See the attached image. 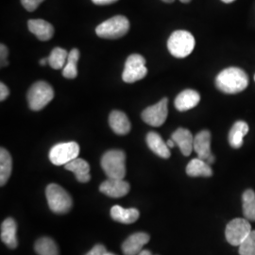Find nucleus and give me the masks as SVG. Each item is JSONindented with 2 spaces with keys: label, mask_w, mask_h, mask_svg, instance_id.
Segmentation results:
<instances>
[{
  "label": "nucleus",
  "mask_w": 255,
  "mask_h": 255,
  "mask_svg": "<svg viewBox=\"0 0 255 255\" xmlns=\"http://www.w3.org/2000/svg\"><path fill=\"white\" fill-rule=\"evenodd\" d=\"M137 255H152V254L149 251H147V250H143Z\"/></svg>",
  "instance_id": "c9c22d12"
},
{
  "label": "nucleus",
  "mask_w": 255,
  "mask_h": 255,
  "mask_svg": "<svg viewBox=\"0 0 255 255\" xmlns=\"http://www.w3.org/2000/svg\"><path fill=\"white\" fill-rule=\"evenodd\" d=\"M243 214L248 220L255 221V192L249 189L243 193Z\"/></svg>",
  "instance_id": "bb28decb"
},
{
  "label": "nucleus",
  "mask_w": 255,
  "mask_h": 255,
  "mask_svg": "<svg viewBox=\"0 0 255 255\" xmlns=\"http://www.w3.org/2000/svg\"><path fill=\"white\" fill-rule=\"evenodd\" d=\"M249 84V77L238 67H229L222 70L216 78L218 89L226 94H237L245 90Z\"/></svg>",
  "instance_id": "f257e3e1"
},
{
  "label": "nucleus",
  "mask_w": 255,
  "mask_h": 255,
  "mask_svg": "<svg viewBox=\"0 0 255 255\" xmlns=\"http://www.w3.org/2000/svg\"><path fill=\"white\" fill-rule=\"evenodd\" d=\"M221 1H223L224 3H232V2H234L235 0H221Z\"/></svg>",
  "instance_id": "4c0bfd02"
},
{
  "label": "nucleus",
  "mask_w": 255,
  "mask_h": 255,
  "mask_svg": "<svg viewBox=\"0 0 255 255\" xmlns=\"http://www.w3.org/2000/svg\"><path fill=\"white\" fill-rule=\"evenodd\" d=\"M44 0H21L23 7L28 11H34Z\"/></svg>",
  "instance_id": "c756f323"
},
{
  "label": "nucleus",
  "mask_w": 255,
  "mask_h": 255,
  "mask_svg": "<svg viewBox=\"0 0 255 255\" xmlns=\"http://www.w3.org/2000/svg\"><path fill=\"white\" fill-rule=\"evenodd\" d=\"M8 48L7 46L3 44H1L0 46V59H1V67L7 66L8 65V61H7V57H8Z\"/></svg>",
  "instance_id": "7c9ffc66"
},
{
  "label": "nucleus",
  "mask_w": 255,
  "mask_h": 255,
  "mask_svg": "<svg viewBox=\"0 0 255 255\" xmlns=\"http://www.w3.org/2000/svg\"><path fill=\"white\" fill-rule=\"evenodd\" d=\"M9 91L8 87L3 82H1L0 83V101H5L9 97Z\"/></svg>",
  "instance_id": "473e14b6"
},
{
  "label": "nucleus",
  "mask_w": 255,
  "mask_h": 255,
  "mask_svg": "<svg viewBox=\"0 0 255 255\" xmlns=\"http://www.w3.org/2000/svg\"><path fill=\"white\" fill-rule=\"evenodd\" d=\"M129 29V22L123 15H117L101 23L96 28L98 36L105 39H118L125 36Z\"/></svg>",
  "instance_id": "423d86ee"
},
{
  "label": "nucleus",
  "mask_w": 255,
  "mask_h": 255,
  "mask_svg": "<svg viewBox=\"0 0 255 255\" xmlns=\"http://www.w3.org/2000/svg\"><path fill=\"white\" fill-rule=\"evenodd\" d=\"M39 63H40L41 65H43V66H44V65H46V64H48V58H45V59L40 60V62H39Z\"/></svg>",
  "instance_id": "e433bc0d"
},
{
  "label": "nucleus",
  "mask_w": 255,
  "mask_h": 255,
  "mask_svg": "<svg viewBox=\"0 0 255 255\" xmlns=\"http://www.w3.org/2000/svg\"><path fill=\"white\" fill-rule=\"evenodd\" d=\"M80 154V146L76 142L60 143L49 151V160L55 165H65Z\"/></svg>",
  "instance_id": "6e6552de"
},
{
  "label": "nucleus",
  "mask_w": 255,
  "mask_h": 255,
  "mask_svg": "<svg viewBox=\"0 0 255 255\" xmlns=\"http://www.w3.org/2000/svg\"><path fill=\"white\" fill-rule=\"evenodd\" d=\"M147 74L146 60L142 55L132 54L128 57L122 80L127 83H133L144 79Z\"/></svg>",
  "instance_id": "0eeeda50"
},
{
  "label": "nucleus",
  "mask_w": 255,
  "mask_h": 255,
  "mask_svg": "<svg viewBox=\"0 0 255 255\" xmlns=\"http://www.w3.org/2000/svg\"><path fill=\"white\" fill-rule=\"evenodd\" d=\"M146 144L155 154L161 158L168 159L170 157V150L166 143L160 134L154 131H150L146 135Z\"/></svg>",
  "instance_id": "aec40b11"
},
{
  "label": "nucleus",
  "mask_w": 255,
  "mask_h": 255,
  "mask_svg": "<svg viewBox=\"0 0 255 255\" xmlns=\"http://www.w3.org/2000/svg\"><path fill=\"white\" fill-rule=\"evenodd\" d=\"M182 3H189L191 0H180Z\"/></svg>",
  "instance_id": "ea45409f"
},
{
  "label": "nucleus",
  "mask_w": 255,
  "mask_h": 255,
  "mask_svg": "<svg viewBox=\"0 0 255 255\" xmlns=\"http://www.w3.org/2000/svg\"><path fill=\"white\" fill-rule=\"evenodd\" d=\"M195 38L186 30H176L168 38L167 48L176 58H185L195 47Z\"/></svg>",
  "instance_id": "20e7f679"
},
{
  "label": "nucleus",
  "mask_w": 255,
  "mask_h": 255,
  "mask_svg": "<svg viewBox=\"0 0 255 255\" xmlns=\"http://www.w3.org/2000/svg\"><path fill=\"white\" fill-rule=\"evenodd\" d=\"M239 255H255V231L248 236L239 246Z\"/></svg>",
  "instance_id": "c85d7f7f"
},
{
  "label": "nucleus",
  "mask_w": 255,
  "mask_h": 255,
  "mask_svg": "<svg viewBox=\"0 0 255 255\" xmlns=\"http://www.w3.org/2000/svg\"><path fill=\"white\" fill-rule=\"evenodd\" d=\"M110 127L119 135H125L130 131V122L125 113L121 111H113L109 117Z\"/></svg>",
  "instance_id": "a211bd4d"
},
{
  "label": "nucleus",
  "mask_w": 255,
  "mask_h": 255,
  "mask_svg": "<svg viewBox=\"0 0 255 255\" xmlns=\"http://www.w3.org/2000/svg\"><path fill=\"white\" fill-rule=\"evenodd\" d=\"M101 167L108 178L123 180L126 176V154L119 149L105 152L101 158Z\"/></svg>",
  "instance_id": "f03ea898"
},
{
  "label": "nucleus",
  "mask_w": 255,
  "mask_h": 255,
  "mask_svg": "<svg viewBox=\"0 0 255 255\" xmlns=\"http://www.w3.org/2000/svg\"><path fill=\"white\" fill-rule=\"evenodd\" d=\"M105 255H114V254H112V253H108V252H107V253H106V254H105Z\"/></svg>",
  "instance_id": "a19ab883"
},
{
  "label": "nucleus",
  "mask_w": 255,
  "mask_h": 255,
  "mask_svg": "<svg viewBox=\"0 0 255 255\" xmlns=\"http://www.w3.org/2000/svg\"><path fill=\"white\" fill-rule=\"evenodd\" d=\"M96 5H109L117 2L118 0H92Z\"/></svg>",
  "instance_id": "72a5a7b5"
},
{
  "label": "nucleus",
  "mask_w": 255,
  "mask_h": 255,
  "mask_svg": "<svg viewBox=\"0 0 255 255\" xmlns=\"http://www.w3.org/2000/svg\"><path fill=\"white\" fill-rule=\"evenodd\" d=\"M166 145H167V146L169 147V148H172V147H174L175 146V142H174L173 140L172 139H169L167 142H166Z\"/></svg>",
  "instance_id": "f704fd0d"
},
{
  "label": "nucleus",
  "mask_w": 255,
  "mask_h": 255,
  "mask_svg": "<svg viewBox=\"0 0 255 255\" xmlns=\"http://www.w3.org/2000/svg\"><path fill=\"white\" fill-rule=\"evenodd\" d=\"M64 168L68 171H71L75 174L77 180L80 182H88L91 180L90 175V165L81 158H76L73 161L69 162L64 165Z\"/></svg>",
  "instance_id": "6ab92c4d"
},
{
  "label": "nucleus",
  "mask_w": 255,
  "mask_h": 255,
  "mask_svg": "<svg viewBox=\"0 0 255 255\" xmlns=\"http://www.w3.org/2000/svg\"><path fill=\"white\" fill-rule=\"evenodd\" d=\"M249 132V125L245 121H237L229 133V143L232 147L239 148L243 145L244 137Z\"/></svg>",
  "instance_id": "4be33fe9"
},
{
  "label": "nucleus",
  "mask_w": 255,
  "mask_h": 255,
  "mask_svg": "<svg viewBox=\"0 0 255 255\" xmlns=\"http://www.w3.org/2000/svg\"><path fill=\"white\" fill-rule=\"evenodd\" d=\"M162 1H164L165 3H172L175 0H162Z\"/></svg>",
  "instance_id": "58836bf2"
},
{
  "label": "nucleus",
  "mask_w": 255,
  "mask_h": 255,
  "mask_svg": "<svg viewBox=\"0 0 255 255\" xmlns=\"http://www.w3.org/2000/svg\"><path fill=\"white\" fill-rule=\"evenodd\" d=\"M186 173L190 177H211L213 175V170L206 161L196 158L187 164Z\"/></svg>",
  "instance_id": "5701e85b"
},
{
  "label": "nucleus",
  "mask_w": 255,
  "mask_h": 255,
  "mask_svg": "<svg viewBox=\"0 0 255 255\" xmlns=\"http://www.w3.org/2000/svg\"><path fill=\"white\" fill-rule=\"evenodd\" d=\"M35 252L38 255H59V249L54 240L49 237H42L35 243Z\"/></svg>",
  "instance_id": "a878e982"
},
{
  "label": "nucleus",
  "mask_w": 255,
  "mask_h": 255,
  "mask_svg": "<svg viewBox=\"0 0 255 255\" xmlns=\"http://www.w3.org/2000/svg\"><path fill=\"white\" fill-rule=\"evenodd\" d=\"M129 183L124 179H112L109 178L105 182H102L100 186V190L104 195L111 198H122L126 196L129 191Z\"/></svg>",
  "instance_id": "9b49d317"
},
{
  "label": "nucleus",
  "mask_w": 255,
  "mask_h": 255,
  "mask_svg": "<svg viewBox=\"0 0 255 255\" xmlns=\"http://www.w3.org/2000/svg\"><path fill=\"white\" fill-rule=\"evenodd\" d=\"M54 90L46 82H37L27 92V99L28 106L32 111L44 109L46 105L53 100Z\"/></svg>",
  "instance_id": "39448f33"
},
{
  "label": "nucleus",
  "mask_w": 255,
  "mask_h": 255,
  "mask_svg": "<svg viewBox=\"0 0 255 255\" xmlns=\"http://www.w3.org/2000/svg\"><path fill=\"white\" fill-rule=\"evenodd\" d=\"M194 150L198 158L207 162L212 156L211 152V132L209 130H201L194 137Z\"/></svg>",
  "instance_id": "4468645a"
},
{
  "label": "nucleus",
  "mask_w": 255,
  "mask_h": 255,
  "mask_svg": "<svg viewBox=\"0 0 255 255\" xmlns=\"http://www.w3.org/2000/svg\"><path fill=\"white\" fill-rule=\"evenodd\" d=\"M140 213L135 208H123L119 205H116L111 209L112 219L123 224H131L139 219Z\"/></svg>",
  "instance_id": "412c9836"
},
{
  "label": "nucleus",
  "mask_w": 255,
  "mask_h": 255,
  "mask_svg": "<svg viewBox=\"0 0 255 255\" xmlns=\"http://www.w3.org/2000/svg\"><path fill=\"white\" fill-rule=\"evenodd\" d=\"M80 59V51L77 48L71 49V51L68 53L67 62L63 68V76L66 79L73 80L78 76V69L77 64Z\"/></svg>",
  "instance_id": "393cba45"
},
{
  "label": "nucleus",
  "mask_w": 255,
  "mask_h": 255,
  "mask_svg": "<svg viewBox=\"0 0 255 255\" xmlns=\"http://www.w3.org/2000/svg\"><path fill=\"white\" fill-rule=\"evenodd\" d=\"M68 52L61 47H55L48 57V64L53 69H62L67 62Z\"/></svg>",
  "instance_id": "cd10ccee"
},
{
  "label": "nucleus",
  "mask_w": 255,
  "mask_h": 255,
  "mask_svg": "<svg viewBox=\"0 0 255 255\" xmlns=\"http://www.w3.org/2000/svg\"><path fill=\"white\" fill-rule=\"evenodd\" d=\"M106 253H107L106 248L103 246V245L98 244V245L94 247L91 251L89 253H87L85 255H105Z\"/></svg>",
  "instance_id": "2f4dec72"
},
{
  "label": "nucleus",
  "mask_w": 255,
  "mask_h": 255,
  "mask_svg": "<svg viewBox=\"0 0 255 255\" xmlns=\"http://www.w3.org/2000/svg\"><path fill=\"white\" fill-rule=\"evenodd\" d=\"M171 139L176 145L179 146L182 154L184 156L191 154L192 150L194 148V137L190 130H188L187 128H179L174 131Z\"/></svg>",
  "instance_id": "f3484780"
},
{
  "label": "nucleus",
  "mask_w": 255,
  "mask_h": 255,
  "mask_svg": "<svg viewBox=\"0 0 255 255\" xmlns=\"http://www.w3.org/2000/svg\"><path fill=\"white\" fill-rule=\"evenodd\" d=\"M167 99H163L152 106L147 107L142 113V119L147 125L152 127H160L164 124L167 119L168 108Z\"/></svg>",
  "instance_id": "9d476101"
},
{
  "label": "nucleus",
  "mask_w": 255,
  "mask_h": 255,
  "mask_svg": "<svg viewBox=\"0 0 255 255\" xmlns=\"http://www.w3.org/2000/svg\"><path fill=\"white\" fill-rule=\"evenodd\" d=\"M12 170V159L7 149H0V185L6 184Z\"/></svg>",
  "instance_id": "b1692460"
},
{
  "label": "nucleus",
  "mask_w": 255,
  "mask_h": 255,
  "mask_svg": "<svg viewBox=\"0 0 255 255\" xmlns=\"http://www.w3.org/2000/svg\"><path fill=\"white\" fill-rule=\"evenodd\" d=\"M201 101L200 94L192 89H186L180 93L175 99V107L180 112H185L196 107Z\"/></svg>",
  "instance_id": "2eb2a0df"
},
{
  "label": "nucleus",
  "mask_w": 255,
  "mask_h": 255,
  "mask_svg": "<svg viewBox=\"0 0 255 255\" xmlns=\"http://www.w3.org/2000/svg\"><path fill=\"white\" fill-rule=\"evenodd\" d=\"M27 27L40 41H48L54 34V27L43 19H31L27 22Z\"/></svg>",
  "instance_id": "ddd939ff"
},
{
  "label": "nucleus",
  "mask_w": 255,
  "mask_h": 255,
  "mask_svg": "<svg viewBox=\"0 0 255 255\" xmlns=\"http://www.w3.org/2000/svg\"><path fill=\"white\" fill-rule=\"evenodd\" d=\"M149 236L146 233H136L128 237L122 245V252L125 255H137L143 247L148 243Z\"/></svg>",
  "instance_id": "f8f14e48"
},
{
  "label": "nucleus",
  "mask_w": 255,
  "mask_h": 255,
  "mask_svg": "<svg viewBox=\"0 0 255 255\" xmlns=\"http://www.w3.org/2000/svg\"><path fill=\"white\" fill-rule=\"evenodd\" d=\"M46 196L49 208L56 214H65L72 208V198L59 184L51 183L47 185Z\"/></svg>",
  "instance_id": "7ed1b4c3"
},
{
  "label": "nucleus",
  "mask_w": 255,
  "mask_h": 255,
  "mask_svg": "<svg viewBox=\"0 0 255 255\" xmlns=\"http://www.w3.org/2000/svg\"></svg>",
  "instance_id": "79ce46f5"
},
{
  "label": "nucleus",
  "mask_w": 255,
  "mask_h": 255,
  "mask_svg": "<svg viewBox=\"0 0 255 255\" xmlns=\"http://www.w3.org/2000/svg\"><path fill=\"white\" fill-rule=\"evenodd\" d=\"M16 233H17V224L14 219L9 218L2 222L1 240L9 249H15L18 245Z\"/></svg>",
  "instance_id": "dca6fc26"
},
{
  "label": "nucleus",
  "mask_w": 255,
  "mask_h": 255,
  "mask_svg": "<svg viewBox=\"0 0 255 255\" xmlns=\"http://www.w3.org/2000/svg\"><path fill=\"white\" fill-rule=\"evenodd\" d=\"M251 233L252 226L248 219H236L229 222L225 236L231 245L239 247Z\"/></svg>",
  "instance_id": "1a4fd4ad"
}]
</instances>
